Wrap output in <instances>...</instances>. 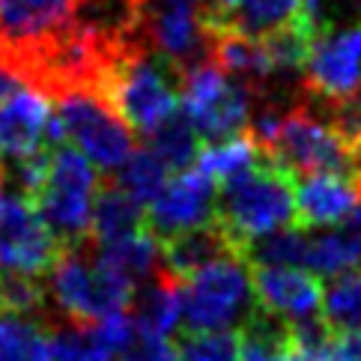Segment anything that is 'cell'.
Returning <instances> with one entry per match:
<instances>
[{
  "label": "cell",
  "mask_w": 361,
  "mask_h": 361,
  "mask_svg": "<svg viewBox=\"0 0 361 361\" xmlns=\"http://www.w3.org/2000/svg\"><path fill=\"white\" fill-rule=\"evenodd\" d=\"M99 93L132 132L149 137L179 111V81L161 60L132 48L105 69Z\"/></svg>",
  "instance_id": "3"
},
{
  "label": "cell",
  "mask_w": 361,
  "mask_h": 361,
  "mask_svg": "<svg viewBox=\"0 0 361 361\" xmlns=\"http://www.w3.org/2000/svg\"><path fill=\"white\" fill-rule=\"evenodd\" d=\"M0 361H51L42 322L0 311Z\"/></svg>",
  "instance_id": "24"
},
{
  "label": "cell",
  "mask_w": 361,
  "mask_h": 361,
  "mask_svg": "<svg viewBox=\"0 0 361 361\" xmlns=\"http://www.w3.org/2000/svg\"><path fill=\"white\" fill-rule=\"evenodd\" d=\"M144 206L135 203L120 185L111 179L99 188V197L93 206V227H90V239L93 245H114L120 239H128L140 233L144 227Z\"/></svg>",
  "instance_id": "19"
},
{
  "label": "cell",
  "mask_w": 361,
  "mask_h": 361,
  "mask_svg": "<svg viewBox=\"0 0 361 361\" xmlns=\"http://www.w3.org/2000/svg\"><path fill=\"white\" fill-rule=\"evenodd\" d=\"M63 245L45 227L30 200L6 195L0 209V269L6 275L21 278H48Z\"/></svg>",
  "instance_id": "10"
},
{
  "label": "cell",
  "mask_w": 361,
  "mask_h": 361,
  "mask_svg": "<svg viewBox=\"0 0 361 361\" xmlns=\"http://www.w3.org/2000/svg\"><path fill=\"white\" fill-rule=\"evenodd\" d=\"M167 179H171L167 167L156 156H152L149 149H135L132 159L120 167L117 176H114L111 183L120 185L128 197L147 209V206L161 195V188L167 185Z\"/></svg>",
  "instance_id": "25"
},
{
  "label": "cell",
  "mask_w": 361,
  "mask_h": 361,
  "mask_svg": "<svg viewBox=\"0 0 361 361\" xmlns=\"http://www.w3.org/2000/svg\"><path fill=\"white\" fill-rule=\"evenodd\" d=\"M183 305H185V290L179 278H173L161 266V272H156L147 283H140L128 305V317H132L135 329L144 338H161L167 341L179 329L183 319Z\"/></svg>",
  "instance_id": "17"
},
{
  "label": "cell",
  "mask_w": 361,
  "mask_h": 361,
  "mask_svg": "<svg viewBox=\"0 0 361 361\" xmlns=\"http://www.w3.org/2000/svg\"><path fill=\"white\" fill-rule=\"evenodd\" d=\"M295 179V227H338L361 206V183L346 176H293Z\"/></svg>",
  "instance_id": "15"
},
{
  "label": "cell",
  "mask_w": 361,
  "mask_h": 361,
  "mask_svg": "<svg viewBox=\"0 0 361 361\" xmlns=\"http://www.w3.org/2000/svg\"><path fill=\"white\" fill-rule=\"evenodd\" d=\"M4 200H6V176L0 171V209H4Z\"/></svg>",
  "instance_id": "30"
},
{
  "label": "cell",
  "mask_w": 361,
  "mask_h": 361,
  "mask_svg": "<svg viewBox=\"0 0 361 361\" xmlns=\"http://www.w3.org/2000/svg\"><path fill=\"white\" fill-rule=\"evenodd\" d=\"M322 322L331 334L361 331V269L329 278L322 290Z\"/></svg>",
  "instance_id": "23"
},
{
  "label": "cell",
  "mask_w": 361,
  "mask_h": 361,
  "mask_svg": "<svg viewBox=\"0 0 361 361\" xmlns=\"http://www.w3.org/2000/svg\"><path fill=\"white\" fill-rule=\"evenodd\" d=\"M215 221L239 251L275 230L295 227V179L263 156L248 173L218 188Z\"/></svg>",
  "instance_id": "1"
},
{
  "label": "cell",
  "mask_w": 361,
  "mask_h": 361,
  "mask_svg": "<svg viewBox=\"0 0 361 361\" xmlns=\"http://www.w3.org/2000/svg\"><path fill=\"white\" fill-rule=\"evenodd\" d=\"M161 248V266L179 281L195 278L203 269H209L230 257H242V251L236 248V242L224 233L221 224H209V227H197L188 230V233H179L159 242Z\"/></svg>",
  "instance_id": "16"
},
{
  "label": "cell",
  "mask_w": 361,
  "mask_h": 361,
  "mask_svg": "<svg viewBox=\"0 0 361 361\" xmlns=\"http://www.w3.org/2000/svg\"><path fill=\"white\" fill-rule=\"evenodd\" d=\"M0 171H4V152H0Z\"/></svg>",
  "instance_id": "32"
},
{
  "label": "cell",
  "mask_w": 361,
  "mask_h": 361,
  "mask_svg": "<svg viewBox=\"0 0 361 361\" xmlns=\"http://www.w3.org/2000/svg\"><path fill=\"white\" fill-rule=\"evenodd\" d=\"M260 161H263V152L254 144V137L248 132H239L233 137L218 140V144H206L200 149L197 171L209 176L215 188H221L227 183H233V179H239L242 173H248Z\"/></svg>",
  "instance_id": "21"
},
{
  "label": "cell",
  "mask_w": 361,
  "mask_h": 361,
  "mask_svg": "<svg viewBox=\"0 0 361 361\" xmlns=\"http://www.w3.org/2000/svg\"><path fill=\"white\" fill-rule=\"evenodd\" d=\"M257 307L251 266L245 257H230L188 278L183 322L185 331H233L248 322Z\"/></svg>",
  "instance_id": "6"
},
{
  "label": "cell",
  "mask_w": 361,
  "mask_h": 361,
  "mask_svg": "<svg viewBox=\"0 0 361 361\" xmlns=\"http://www.w3.org/2000/svg\"><path fill=\"white\" fill-rule=\"evenodd\" d=\"M75 30V0H0V51L30 87V72L45 51Z\"/></svg>",
  "instance_id": "8"
},
{
  "label": "cell",
  "mask_w": 361,
  "mask_h": 361,
  "mask_svg": "<svg viewBox=\"0 0 361 361\" xmlns=\"http://www.w3.org/2000/svg\"><path fill=\"white\" fill-rule=\"evenodd\" d=\"M334 361H361V331L334 334Z\"/></svg>",
  "instance_id": "29"
},
{
  "label": "cell",
  "mask_w": 361,
  "mask_h": 361,
  "mask_svg": "<svg viewBox=\"0 0 361 361\" xmlns=\"http://www.w3.org/2000/svg\"><path fill=\"white\" fill-rule=\"evenodd\" d=\"M263 156L290 176H346L358 179V156L338 128L317 111L311 102L290 108L281 120L275 137L263 147ZM361 183V179H358Z\"/></svg>",
  "instance_id": "4"
},
{
  "label": "cell",
  "mask_w": 361,
  "mask_h": 361,
  "mask_svg": "<svg viewBox=\"0 0 361 361\" xmlns=\"http://www.w3.org/2000/svg\"><path fill=\"white\" fill-rule=\"evenodd\" d=\"M251 287L257 305L283 322L311 319L322 305L319 278L302 269H251Z\"/></svg>",
  "instance_id": "14"
},
{
  "label": "cell",
  "mask_w": 361,
  "mask_h": 361,
  "mask_svg": "<svg viewBox=\"0 0 361 361\" xmlns=\"http://www.w3.org/2000/svg\"><path fill=\"white\" fill-rule=\"evenodd\" d=\"M191 4L200 6V9H206V6H209V0H191Z\"/></svg>",
  "instance_id": "31"
},
{
  "label": "cell",
  "mask_w": 361,
  "mask_h": 361,
  "mask_svg": "<svg viewBox=\"0 0 361 361\" xmlns=\"http://www.w3.org/2000/svg\"><path fill=\"white\" fill-rule=\"evenodd\" d=\"M51 120H54V102L39 90L24 87L12 93L0 102V152L12 164H18L51 149Z\"/></svg>",
  "instance_id": "13"
},
{
  "label": "cell",
  "mask_w": 361,
  "mask_h": 361,
  "mask_svg": "<svg viewBox=\"0 0 361 361\" xmlns=\"http://www.w3.org/2000/svg\"><path fill=\"white\" fill-rule=\"evenodd\" d=\"M63 140L105 173H117L135 152V132L128 128L99 90L75 87L51 99Z\"/></svg>",
  "instance_id": "5"
},
{
  "label": "cell",
  "mask_w": 361,
  "mask_h": 361,
  "mask_svg": "<svg viewBox=\"0 0 361 361\" xmlns=\"http://www.w3.org/2000/svg\"><path fill=\"white\" fill-rule=\"evenodd\" d=\"M140 42L149 57L161 60L176 75V81L212 57V36L203 24L200 6L191 0H144Z\"/></svg>",
  "instance_id": "9"
},
{
  "label": "cell",
  "mask_w": 361,
  "mask_h": 361,
  "mask_svg": "<svg viewBox=\"0 0 361 361\" xmlns=\"http://www.w3.org/2000/svg\"><path fill=\"white\" fill-rule=\"evenodd\" d=\"M51 361H108L96 346L93 329L81 322H54L48 326Z\"/></svg>",
  "instance_id": "27"
},
{
  "label": "cell",
  "mask_w": 361,
  "mask_h": 361,
  "mask_svg": "<svg viewBox=\"0 0 361 361\" xmlns=\"http://www.w3.org/2000/svg\"><path fill=\"white\" fill-rule=\"evenodd\" d=\"M179 361H242L236 331H183L176 341Z\"/></svg>",
  "instance_id": "26"
},
{
  "label": "cell",
  "mask_w": 361,
  "mask_h": 361,
  "mask_svg": "<svg viewBox=\"0 0 361 361\" xmlns=\"http://www.w3.org/2000/svg\"><path fill=\"white\" fill-rule=\"evenodd\" d=\"M302 0H236L230 16L209 33H239L248 39L266 42L287 30L299 16Z\"/></svg>",
  "instance_id": "18"
},
{
  "label": "cell",
  "mask_w": 361,
  "mask_h": 361,
  "mask_svg": "<svg viewBox=\"0 0 361 361\" xmlns=\"http://www.w3.org/2000/svg\"><path fill=\"white\" fill-rule=\"evenodd\" d=\"M147 144H149L147 149L167 167V173H173V176L183 171H191V164L200 159V149H203L197 128L188 123L183 111H176L171 120H164L156 132L147 137Z\"/></svg>",
  "instance_id": "22"
},
{
  "label": "cell",
  "mask_w": 361,
  "mask_h": 361,
  "mask_svg": "<svg viewBox=\"0 0 361 361\" xmlns=\"http://www.w3.org/2000/svg\"><path fill=\"white\" fill-rule=\"evenodd\" d=\"M302 81L307 96L326 105L355 93L361 87V21L317 36L307 48Z\"/></svg>",
  "instance_id": "11"
},
{
  "label": "cell",
  "mask_w": 361,
  "mask_h": 361,
  "mask_svg": "<svg viewBox=\"0 0 361 361\" xmlns=\"http://www.w3.org/2000/svg\"><path fill=\"white\" fill-rule=\"evenodd\" d=\"M117 361H179V358H176V343L137 334L135 343L128 346V350Z\"/></svg>",
  "instance_id": "28"
},
{
  "label": "cell",
  "mask_w": 361,
  "mask_h": 361,
  "mask_svg": "<svg viewBox=\"0 0 361 361\" xmlns=\"http://www.w3.org/2000/svg\"><path fill=\"white\" fill-rule=\"evenodd\" d=\"M251 108V93L230 75H224L212 57L179 75V111L197 128L200 140L206 144H218V140L245 132Z\"/></svg>",
  "instance_id": "7"
},
{
  "label": "cell",
  "mask_w": 361,
  "mask_h": 361,
  "mask_svg": "<svg viewBox=\"0 0 361 361\" xmlns=\"http://www.w3.org/2000/svg\"><path fill=\"white\" fill-rule=\"evenodd\" d=\"M96 260L108 266L111 272H117L123 281H128L135 290L156 272H161V248L147 230L114 245H96Z\"/></svg>",
  "instance_id": "20"
},
{
  "label": "cell",
  "mask_w": 361,
  "mask_h": 361,
  "mask_svg": "<svg viewBox=\"0 0 361 361\" xmlns=\"http://www.w3.org/2000/svg\"><path fill=\"white\" fill-rule=\"evenodd\" d=\"M0 283H4V269H0Z\"/></svg>",
  "instance_id": "33"
},
{
  "label": "cell",
  "mask_w": 361,
  "mask_h": 361,
  "mask_svg": "<svg viewBox=\"0 0 361 361\" xmlns=\"http://www.w3.org/2000/svg\"><path fill=\"white\" fill-rule=\"evenodd\" d=\"M215 212H218L215 183L203 171L191 167V171H183L167 179L161 195L147 206L144 227L156 242H164L171 236L188 233V230L215 224Z\"/></svg>",
  "instance_id": "12"
},
{
  "label": "cell",
  "mask_w": 361,
  "mask_h": 361,
  "mask_svg": "<svg viewBox=\"0 0 361 361\" xmlns=\"http://www.w3.org/2000/svg\"><path fill=\"white\" fill-rule=\"evenodd\" d=\"M99 188L102 183L96 167L75 147L60 144L48 152L42 183L30 203L63 248H78L90 242Z\"/></svg>",
  "instance_id": "2"
}]
</instances>
